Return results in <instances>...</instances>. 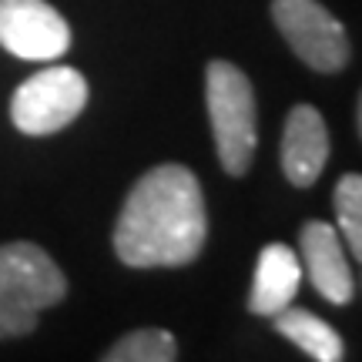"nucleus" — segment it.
Segmentation results:
<instances>
[{
    "label": "nucleus",
    "mask_w": 362,
    "mask_h": 362,
    "mask_svg": "<svg viewBox=\"0 0 362 362\" xmlns=\"http://www.w3.org/2000/svg\"><path fill=\"white\" fill-rule=\"evenodd\" d=\"M208 238L202 181L185 165H158L134 181L115 225V255L128 269L192 265Z\"/></svg>",
    "instance_id": "f257e3e1"
},
{
    "label": "nucleus",
    "mask_w": 362,
    "mask_h": 362,
    "mask_svg": "<svg viewBox=\"0 0 362 362\" xmlns=\"http://www.w3.org/2000/svg\"><path fill=\"white\" fill-rule=\"evenodd\" d=\"M67 296V279L57 262L34 242L0 245V339H17L37 329L44 309Z\"/></svg>",
    "instance_id": "f03ea898"
},
{
    "label": "nucleus",
    "mask_w": 362,
    "mask_h": 362,
    "mask_svg": "<svg viewBox=\"0 0 362 362\" xmlns=\"http://www.w3.org/2000/svg\"><path fill=\"white\" fill-rule=\"evenodd\" d=\"M205 101L211 117V134L218 148V161L228 175H245L255 144H259V115L255 90L242 67L228 61H211L205 71Z\"/></svg>",
    "instance_id": "7ed1b4c3"
},
{
    "label": "nucleus",
    "mask_w": 362,
    "mask_h": 362,
    "mask_svg": "<svg viewBox=\"0 0 362 362\" xmlns=\"http://www.w3.org/2000/svg\"><path fill=\"white\" fill-rule=\"evenodd\" d=\"M88 107V81L64 64L44 67L21 84L11 98V121L21 134L44 138L67 128Z\"/></svg>",
    "instance_id": "20e7f679"
},
{
    "label": "nucleus",
    "mask_w": 362,
    "mask_h": 362,
    "mask_svg": "<svg viewBox=\"0 0 362 362\" xmlns=\"http://www.w3.org/2000/svg\"><path fill=\"white\" fill-rule=\"evenodd\" d=\"M272 21L298 61H305L312 71L336 74L349 64L352 47L346 27L319 0H272Z\"/></svg>",
    "instance_id": "39448f33"
},
{
    "label": "nucleus",
    "mask_w": 362,
    "mask_h": 362,
    "mask_svg": "<svg viewBox=\"0 0 362 362\" xmlns=\"http://www.w3.org/2000/svg\"><path fill=\"white\" fill-rule=\"evenodd\" d=\"M0 47L21 61H57L71 47V27L47 0H0Z\"/></svg>",
    "instance_id": "423d86ee"
},
{
    "label": "nucleus",
    "mask_w": 362,
    "mask_h": 362,
    "mask_svg": "<svg viewBox=\"0 0 362 362\" xmlns=\"http://www.w3.org/2000/svg\"><path fill=\"white\" fill-rule=\"evenodd\" d=\"M302 272H309V282L315 285V292L332 302V305H346L352 298V269L342 252V238L329 221H305L302 232Z\"/></svg>",
    "instance_id": "0eeeda50"
},
{
    "label": "nucleus",
    "mask_w": 362,
    "mask_h": 362,
    "mask_svg": "<svg viewBox=\"0 0 362 362\" xmlns=\"http://www.w3.org/2000/svg\"><path fill=\"white\" fill-rule=\"evenodd\" d=\"M329 161V128L312 104H296L282 131V171L296 188H312Z\"/></svg>",
    "instance_id": "6e6552de"
},
{
    "label": "nucleus",
    "mask_w": 362,
    "mask_h": 362,
    "mask_svg": "<svg viewBox=\"0 0 362 362\" xmlns=\"http://www.w3.org/2000/svg\"><path fill=\"white\" fill-rule=\"evenodd\" d=\"M298 285H302V262L288 245L272 242L262 248L259 262H255V282H252V296H248V312L272 319L275 312L292 305Z\"/></svg>",
    "instance_id": "1a4fd4ad"
},
{
    "label": "nucleus",
    "mask_w": 362,
    "mask_h": 362,
    "mask_svg": "<svg viewBox=\"0 0 362 362\" xmlns=\"http://www.w3.org/2000/svg\"><path fill=\"white\" fill-rule=\"evenodd\" d=\"M272 319H275V332L285 336L288 342H296L298 349L305 352V356H312V359L339 362L342 356H346V349H342V336H339L325 319L312 315V312L285 305V309L275 312Z\"/></svg>",
    "instance_id": "9d476101"
},
{
    "label": "nucleus",
    "mask_w": 362,
    "mask_h": 362,
    "mask_svg": "<svg viewBox=\"0 0 362 362\" xmlns=\"http://www.w3.org/2000/svg\"><path fill=\"white\" fill-rule=\"evenodd\" d=\"M175 359H178V342L165 329L128 332L104 352V362H175Z\"/></svg>",
    "instance_id": "9b49d317"
},
{
    "label": "nucleus",
    "mask_w": 362,
    "mask_h": 362,
    "mask_svg": "<svg viewBox=\"0 0 362 362\" xmlns=\"http://www.w3.org/2000/svg\"><path fill=\"white\" fill-rule=\"evenodd\" d=\"M332 205H336V221L339 232H342V242L362 262V175H342L339 178Z\"/></svg>",
    "instance_id": "f8f14e48"
},
{
    "label": "nucleus",
    "mask_w": 362,
    "mask_h": 362,
    "mask_svg": "<svg viewBox=\"0 0 362 362\" xmlns=\"http://www.w3.org/2000/svg\"><path fill=\"white\" fill-rule=\"evenodd\" d=\"M359 134H362V94H359Z\"/></svg>",
    "instance_id": "ddd939ff"
}]
</instances>
